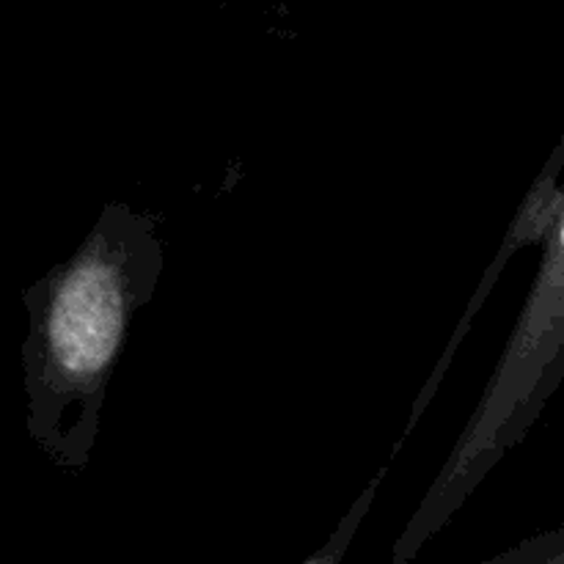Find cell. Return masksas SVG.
Returning a JSON list of instances; mask_svg holds the SVG:
<instances>
[{
    "label": "cell",
    "mask_w": 564,
    "mask_h": 564,
    "mask_svg": "<svg viewBox=\"0 0 564 564\" xmlns=\"http://www.w3.org/2000/svg\"><path fill=\"white\" fill-rule=\"evenodd\" d=\"M562 165H564V143L560 141V143H556L554 152H551L545 169L540 171L538 180H534V185L529 187V193L523 196V202H521V207H518L516 218H512L510 229H507V235L501 237L499 253H496L494 262H490V268L482 273V281H479L477 292H474L471 301H468L463 317L457 319L455 334H452V339L446 341L444 352H441V358L435 361V367H433V372H430L427 383H424L422 391H419L416 402H413V408H411V419H408L405 433L400 435V444H405V438L411 435V430L416 427L419 419L424 416L427 405L433 402V397H435V391H438L441 380H444V375L449 372V364H452V358H455L457 347L463 345L466 334L471 330V319L477 317L479 308L485 306L490 290L496 286L499 275L505 273L507 262H510V259L516 257L518 251H523V248L543 242L545 237H549L551 226L556 224V218H562V215H564V193L560 187Z\"/></svg>",
    "instance_id": "cell-3"
},
{
    "label": "cell",
    "mask_w": 564,
    "mask_h": 564,
    "mask_svg": "<svg viewBox=\"0 0 564 564\" xmlns=\"http://www.w3.org/2000/svg\"><path fill=\"white\" fill-rule=\"evenodd\" d=\"M160 273L158 220L108 204L72 259L22 292L28 433L61 466L88 463L130 323Z\"/></svg>",
    "instance_id": "cell-1"
},
{
    "label": "cell",
    "mask_w": 564,
    "mask_h": 564,
    "mask_svg": "<svg viewBox=\"0 0 564 564\" xmlns=\"http://www.w3.org/2000/svg\"><path fill=\"white\" fill-rule=\"evenodd\" d=\"M543 262L532 281L516 330L494 378L452 449L422 516L441 521L446 510L527 438L564 372V215L543 240Z\"/></svg>",
    "instance_id": "cell-2"
}]
</instances>
